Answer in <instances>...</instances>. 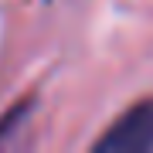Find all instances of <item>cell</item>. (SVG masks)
<instances>
[{
  "mask_svg": "<svg viewBox=\"0 0 153 153\" xmlns=\"http://www.w3.org/2000/svg\"><path fill=\"white\" fill-rule=\"evenodd\" d=\"M99 153H146L153 150V99L133 105L109 126L102 140L95 143Z\"/></svg>",
  "mask_w": 153,
  "mask_h": 153,
  "instance_id": "6da1fadb",
  "label": "cell"
}]
</instances>
